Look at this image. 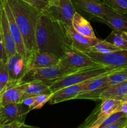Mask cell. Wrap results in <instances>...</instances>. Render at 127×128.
Segmentation results:
<instances>
[{"label":"cell","instance_id":"obj_1","mask_svg":"<svg viewBox=\"0 0 127 128\" xmlns=\"http://www.w3.org/2000/svg\"><path fill=\"white\" fill-rule=\"evenodd\" d=\"M36 41L39 52L53 54L59 58L73 46L65 25L52 20L44 11L41 13L37 26Z\"/></svg>","mask_w":127,"mask_h":128},{"label":"cell","instance_id":"obj_2","mask_svg":"<svg viewBox=\"0 0 127 128\" xmlns=\"http://www.w3.org/2000/svg\"><path fill=\"white\" fill-rule=\"evenodd\" d=\"M7 1L23 38L28 57L32 54L39 52L36 31L42 11L21 0Z\"/></svg>","mask_w":127,"mask_h":128},{"label":"cell","instance_id":"obj_3","mask_svg":"<svg viewBox=\"0 0 127 128\" xmlns=\"http://www.w3.org/2000/svg\"><path fill=\"white\" fill-rule=\"evenodd\" d=\"M117 70L119 69L106 66H98L72 72L58 79L50 85L49 88L52 92H54L63 88L82 83L88 80L110 73Z\"/></svg>","mask_w":127,"mask_h":128},{"label":"cell","instance_id":"obj_4","mask_svg":"<svg viewBox=\"0 0 127 128\" xmlns=\"http://www.w3.org/2000/svg\"><path fill=\"white\" fill-rule=\"evenodd\" d=\"M75 71L61 65V64L49 67L29 70L22 78L21 83H27L32 81H40L51 85L58 79Z\"/></svg>","mask_w":127,"mask_h":128},{"label":"cell","instance_id":"obj_5","mask_svg":"<svg viewBox=\"0 0 127 128\" xmlns=\"http://www.w3.org/2000/svg\"><path fill=\"white\" fill-rule=\"evenodd\" d=\"M44 12L55 21L72 26V20L77 12L72 0H51Z\"/></svg>","mask_w":127,"mask_h":128},{"label":"cell","instance_id":"obj_6","mask_svg":"<svg viewBox=\"0 0 127 128\" xmlns=\"http://www.w3.org/2000/svg\"><path fill=\"white\" fill-rule=\"evenodd\" d=\"M59 64L75 72L90 68L102 66L95 62L85 53L75 49L73 46L60 58Z\"/></svg>","mask_w":127,"mask_h":128},{"label":"cell","instance_id":"obj_7","mask_svg":"<svg viewBox=\"0 0 127 128\" xmlns=\"http://www.w3.org/2000/svg\"><path fill=\"white\" fill-rule=\"evenodd\" d=\"M78 50L85 53L95 62L102 66L118 69L127 68V50H118L107 54L97 53L88 50Z\"/></svg>","mask_w":127,"mask_h":128},{"label":"cell","instance_id":"obj_8","mask_svg":"<svg viewBox=\"0 0 127 128\" xmlns=\"http://www.w3.org/2000/svg\"><path fill=\"white\" fill-rule=\"evenodd\" d=\"M6 64L9 77V81L6 86H14L21 84L24 75L29 70L27 59L16 52L7 59Z\"/></svg>","mask_w":127,"mask_h":128},{"label":"cell","instance_id":"obj_9","mask_svg":"<svg viewBox=\"0 0 127 128\" xmlns=\"http://www.w3.org/2000/svg\"><path fill=\"white\" fill-rule=\"evenodd\" d=\"M108 74L90 81L76 97L75 100H90L93 101L100 100L102 94L110 87L107 78Z\"/></svg>","mask_w":127,"mask_h":128},{"label":"cell","instance_id":"obj_10","mask_svg":"<svg viewBox=\"0 0 127 128\" xmlns=\"http://www.w3.org/2000/svg\"><path fill=\"white\" fill-rule=\"evenodd\" d=\"M1 2H2V7L5 11V13H6L11 36H12V39L14 41L15 45H16V51L21 56L27 59L28 56H27V51H26V48H25L23 38H22L21 31L19 29L18 26L16 23L13 14L11 10V8L9 5L7 0H1Z\"/></svg>","mask_w":127,"mask_h":128},{"label":"cell","instance_id":"obj_11","mask_svg":"<svg viewBox=\"0 0 127 128\" xmlns=\"http://www.w3.org/2000/svg\"><path fill=\"white\" fill-rule=\"evenodd\" d=\"M75 7L88 14L90 20L101 18L113 12L115 10L105 4H101L93 0H72Z\"/></svg>","mask_w":127,"mask_h":128},{"label":"cell","instance_id":"obj_12","mask_svg":"<svg viewBox=\"0 0 127 128\" xmlns=\"http://www.w3.org/2000/svg\"><path fill=\"white\" fill-rule=\"evenodd\" d=\"M3 118L1 125L13 122H24L25 118L30 110L22 103H13L2 105Z\"/></svg>","mask_w":127,"mask_h":128},{"label":"cell","instance_id":"obj_13","mask_svg":"<svg viewBox=\"0 0 127 128\" xmlns=\"http://www.w3.org/2000/svg\"><path fill=\"white\" fill-rule=\"evenodd\" d=\"M91 80H92L82 83L67 86L57 90L56 92H52V96L48 102L51 104H55L68 100H75L76 97L79 94L85 86Z\"/></svg>","mask_w":127,"mask_h":128},{"label":"cell","instance_id":"obj_14","mask_svg":"<svg viewBox=\"0 0 127 128\" xmlns=\"http://www.w3.org/2000/svg\"><path fill=\"white\" fill-rule=\"evenodd\" d=\"M60 58L53 54L49 52H37L27 58L29 70L49 67L59 64Z\"/></svg>","mask_w":127,"mask_h":128},{"label":"cell","instance_id":"obj_15","mask_svg":"<svg viewBox=\"0 0 127 128\" xmlns=\"http://www.w3.org/2000/svg\"><path fill=\"white\" fill-rule=\"evenodd\" d=\"M93 21L105 24L113 31H127V17L115 11L101 18L94 19Z\"/></svg>","mask_w":127,"mask_h":128},{"label":"cell","instance_id":"obj_16","mask_svg":"<svg viewBox=\"0 0 127 128\" xmlns=\"http://www.w3.org/2000/svg\"><path fill=\"white\" fill-rule=\"evenodd\" d=\"M0 26H1V31H2V38H3L5 50H6V56H7V58L8 59L10 57H11L12 55L14 54L17 51H16V48L14 41L12 39L11 32H10L8 22H7L5 11L4 10L3 7H2V2H1V20H0Z\"/></svg>","mask_w":127,"mask_h":128},{"label":"cell","instance_id":"obj_17","mask_svg":"<svg viewBox=\"0 0 127 128\" xmlns=\"http://www.w3.org/2000/svg\"><path fill=\"white\" fill-rule=\"evenodd\" d=\"M26 87V83H21L11 86H6V90L0 98L1 104L21 103Z\"/></svg>","mask_w":127,"mask_h":128},{"label":"cell","instance_id":"obj_18","mask_svg":"<svg viewBox=\"0 0 127 128\" xmlns=\"http://www.w3.org/2000/svg\"><path fill=\"white\" fill-rule=\"evenodd\" d=\"M65 28L68 36L73 42V47L76 48H89L97 44L101 41V40L96 37H87L78 33L72 26L65 25Z\"/></svg>","mask_w":127,"mask_h":128},{"label":"cell","instance_id":"obj_19","mask_svg":"<svg viewBox=\"0 0 127 128\" xmlns=\"http://www.w3.org/2000/svg\"><path fill=\"white\" fill-rule=\"evenodd\" d=\"M102 103L100 105V112L98 115L97 124L100 126L107 117L112 114L117 112V110L122 101L114 99H103Z\"/></svg>","mask_w":127,"mask_h":128},{"label":"cell","instance_id":"obj_20","mask_svg":"<svg viewBox=\"0 0 127 128\" xmlns=\"http://www.w3.org/2000/svg\"><path fill=\"white\" fill-rule=\"evenodd\" d=\"M72 26L78 33L90 38H95L94 31L90 22L80 14L76 12L72 20Z\"/></svg>","mask_w":127,"mask_h":128},{"label":"cell","instance_id":"obj_21","mask_svg":"<svg viewBox=\"0 0 127 128\" xmlns=\"http://www.w3.org/2000/svg\"><path fill=\"white\" fill-rule=\"evenodd\" d=\"M52 93L48 84L40 81H32L26 83V87L22 96V101L27 98L35 97L42 94Z\"/></svg>","mask_w":127,"mask_h":128},{"label":"cell","instance_id":"obj_22","mask_svg":"<svg viewBox=\"0 0 127 128\" xmlns=\"http://www.w3.org/2000/svg\"><path fill=\"white\" fill-rule=\"evenodd\" d=\"M127 94V80L120 83L113 85L107 88L100 96V100L110 98L121 100Z\"/></svg>","mask_w":127,"mask_h":128},{"label":"cell","instance_id":"obj_23","mask_svg":"<svg viewBox=\"0 0 127 128\" xmlns=\"http://www.w3.org/2000/svg\"><path fill=\"white\" fill-rule=\"evenodd\" d=\"M105 40L121 50H127V31H112Z\"/></svg>","mask_w":127,"mask_h":128},{"label":"cell","instance_id":"obj_24","mask_svg":"<svg viewBox=\"0 0 127 128\" xmlns=\"http://www.w3.org/2000/svg\"><path fill=\"white\" fill-rule=\"evenodd\" d=\"M74 48L77 49V50H88V51H92V52L100 54L110 53V52L121 50L106 40H101L97 44L92 46V47L89 48Z\"/></svg>","mask_w":127,"mask_h":128},{"label":"cell","instance_id":"obj_25","mask_svg":"<svg viewBox=\"0 0 127 128\" xmlns=\"http://www.w3.org/2000/svg\"><path fill=\"white\" fill-rule=\"evenodd\" d=\"M107 78L110 86L126 81L127 80V68L115 70L108 74Z\"/></svg>","mask_w":127,"mask_h":128},{"label":"cell","instance_id":"obj_26","mask_svg":"<svg viewBox=\"0 0 127 128\" xmlns=\"http://www.w3.org/2000/svg\"><path fill=\"white\" fill-rule=\"evenodd\" d=\"M105 4L122 14H127V0H102Z\"/></svg>","mask_w":127,"mask_h":128},{"label":"cell","instance_id":"obj_27","mask_svg":"<svg viewBox=\"0 0 127 128\" xmlns=\"http://www.w3.org/2000/svg\"><path fill=\"white\" fill-rule=\"evenodd\" d=\"M127 116V115L126 114L123 113L122 112H114V113L110 115L108 117H107L103 121V122L101 124V125L99 126L98 128H103L104 127H105V126H108V125H110L111 124H113L114 122H117V121H119L120 120H121L122 118H123Z\"/></svg>","mask_w":127,"mask_h":128},{"label":"cell","instance_id":"obj_28","mask_svg":"<svg viewBox=\"0 0 127 128\" xmlns=\"http://www.w3.org/2000/svg\"><path fill=\"white\" fill-rule=\"evenodd\" d=\"M52 94H42L35 96V102L32 107V110H39L43 107L47 102H49Z\"/></svg>","mask_w":127,"mask_h":128},{"label":"cell","instance_id":"obj_29","mask_svg":"<svg viewBox=\"0 0 127 128\" xmlns=\"http://www.w3.org/2000/svg\"><path fill=\"white\" fill-rule=\"evenodd\" d=\"M21 1L29 4L33 7L43 12L46 10L51 0H21Z\"/></svg>","mask_w":127,"mask_h":128},{"label":"cell","instance_id":"obj_30","mask_svg":"<svg viewBox=\"0 0 127 128\" xmlns=\"http://www.w3.org/2000/svg\"><path fill=\"white\" fill-rule=\"evenodd\" d=\"M9 81L8 70L6 62L0 61V82L6 85Z\"/></svg>","mask_w":127,"mask_h":128},{"label":"cell","instance_id":"obj_31","mask_svg":"<svg viewBox=\"0 0 127 128\" xmlns=\"http://www.w3.org/2000/svg\"><path fill=\"white\" fill-rule=\"evenodd\" d=\"M0 61H2L4 62H7V61L4 44L3 38H2L1 26H0Z\"/></svg>","mask_w":127,"mask_h":128},{"label":"cell","instance_id":"obj_32","mask_svg":"<svg viewBox=\"0 0 127 128\" xmlns=\"http://www.w3.org/2000/svg\"><path fill=\"white\" fill-rule=\"evenodd\" d=\"M127 124V116L123 118L119 121L114 122L113 124L108 125L103 128H125Z\"/></svg>","mask_w":127,"mask_h":128},{"label":"cell","instance_id":"obj_33","mask_svg":"<svg viewBox=\"0 0 127 128\" xmlns=\"http://www.w3.org/2000/svg\"><path fill=\"white\" fill-rule=\"evenodd\" d=\"M24 122H13L0 126V128H19Z\"/></svg>","mask_w":127,"mask_h":128},{"label":"cell","instance_id":"obj_34","mask_svg":"<svg viewBox=\"0 0 127 128\" xmlns=\"http://www.w3.org/2000/svg\"><path fill=\"white\" fill-rule=\"evenodd\" d=\"M117 112H122L127 115V101H122L117 109Z\"/></svg>","mask_w":127,"mask_h":128},{"label":"cell","instance_id":"obj_35","mask_svg":"<svg viewBox=\"0 0 127 128\" xmlns=\"http://www.w3.org/2000/svg\"><path fill=\"white\" fill-rule=\"evenodd\" d=\"M6 85H4L0 82V98H1V96H2V93H3V92L4 91V90H6Z\"/></svg>","mask_w":127,"mask_h":128},{"label":"cell","instance_id":"obj_36","mask_svg":"<svg viewBox=\"0 0 127 128\" xmlns=\"http://www.w3.org/2000/svg\"><path fill=\"white\" fill-rule=\"evenodd\" d=\"M2 118H3V114H2V106L0 103V126L2 124Z\"/></svg>","mask_w":127,"mask_h":128},{"label":"cell","instance_id":"obj_37","mask_svg":"<svg viewBox=\"0 0 127 128\" xmlns=\"http://www.w3.org/2000/svg\"><path fill=\"white\" fill-rule=\"evenodd\" d=\"M122 101H127V94L123 98V99L122 100Z\"/></svg>","mask_w":127,"mask_h":128},{"label":"cell","instance_id":"obj_38","mask_svg":"<svg viewBox=\"0 0 127 128\" xmlns=\"http://www.w3.org/2000/svg\"><path fill=\"white\" fill-rule=\"evenodd\" d=\"M93 1H95V2H99V3H101V4H104V2H103L102 0H93Z\"/></svg>","mask_w":127,"mask_h":128},{"label":"cell","instance_id":"obj_39","mask_svg":"<svg viewBox=\"0 0 127 128\" xmlns=\"http://www.w3.org/2000/svg\"><path fill=\"white\" fill-rule=\"evenodd\" d=\"M99 125H98V124H96V125H94V126H92V127H90V128H99Z\"/></svg>","mask_w":127,"mask_h":128},{"label":"cell","instance_id":"obj_40","mask_svg":"<svg viewBox=\"0 0 127 128\" xmlns=\"http://www.w3.org/2000/svg\"><path fill=\"white\" fill-rule=\"evenodd\" d=\"M1 0H0V20H1Z\"/></svg>","mask_w":127,"mask_h":128},{"label":"cell","instance_id":"obj_41","mask_svg":"<svg viewBox=\"0 0 127 128\" xmlns=\"http://www.w3.org/2000/svg\"><path fill=\"white\" fill-rule=\"evenodd\" d=\"M125 128H127V124L126 125V126H125Z\"/></svg>","mask_w":127,"mask_h":128}]
</instances>
